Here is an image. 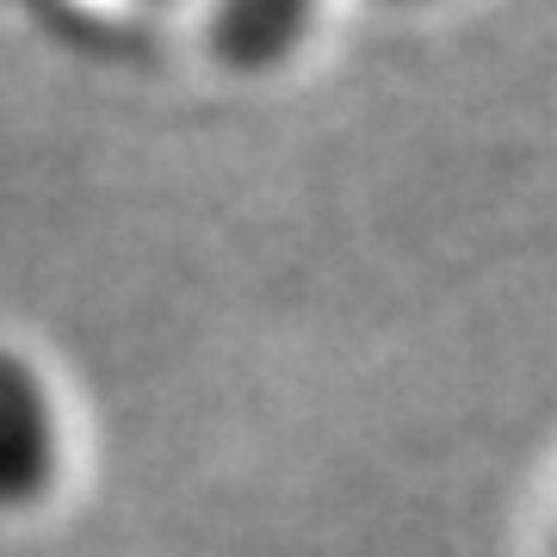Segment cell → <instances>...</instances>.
Wrapping results in <instances>:
<instances>
[{
	"mask_svg": "<svg viewBox=\"0 0 557 557\" xmlns=\"http://www.w3.org/2000/svg\"><path fill=\"white\" fill-rule=\"evenodd\" d=\"M304 25H310V0H218L211 50L230 69H273L298 50Z\"/></svg>",
	"mask_w": 557,
	"mask_h": 557,
	"instance_id": "7a4b0ae2",
	"label": "cell"
},
{
	"mask_svg": "<svg viewBox=\"0 0 557 557\" xmlns=\"http://www.w3.org/2000/svg\"><path fill=\"white\" fill-rule=\"evenodd\" d=\"M50 471H57V416L44 379L20 354H0V508L38 502Z\"/></svg>",
	"mask_w": 557,
	"mask_h": 557,
	"instance_id": "6da1fadb",
	"label": "cell"
}]
</instances>
